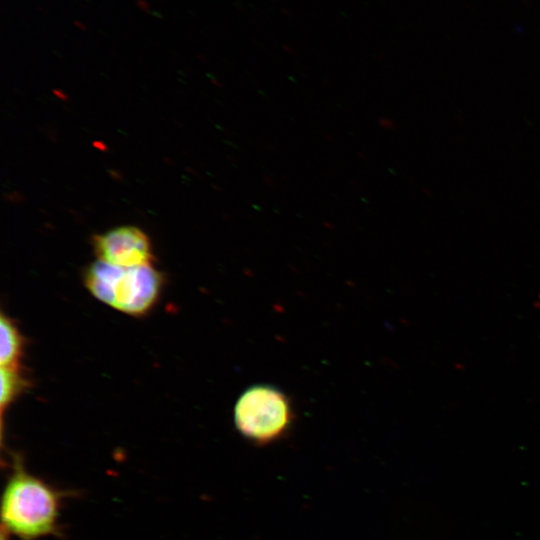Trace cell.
Returning a JSON list of instances; mask_svg holds the SVG:
<instances>
[{"label": "cell", "instance_id": "obj_1", "mask_svg": "<svg viewBox=\"0 0 540 540\" xmlns=\"http://www.w3.org/2000/svg\"><path fill=\"white\" fill-rule=\"evenodd\" d=\"M64 493L29 473L19 456L2 494L1 519L4 531L20 540H37L57 534Z\"/></svg>", "mask_w": 540, "mask_h": 540}, {"label": "cell", "instance_id": "obj_2", "mask_svg": "<svg viewBox=\"0 0 540 540\" xmlns=\"http://www.w3.org/2000/svg\"><path fill=\"white\" fill-rule=\"evenodd\" d=\"M162 276L152 264L121 267L97 260L84 274V284L98 300L123 313L139 316L157 302Z\"/></svg>", "mask_w": 540, "mask_h": 540}, {"label": "cell", "instance_id": "obj_3", "mask_svg": "<svg viewBox=\"0 0 540 540\" xmlns=\"http://www.w3.org/2000/svg\"><path fill=\"white\" fill-rule=\"evenodd\" d=\"M293 411L278 388L257 384L247 388L234 407V424L248 441L265 445L279 440L290 428Z\"/></svg>", "mask_w": 540, "mask_h": 540}, {"label": "cell", "instance_id": "obj_4", "mask_svg": "<svg viewBox=\"0 0 540 540\" xmlns=\"http://www.w3.org/2000/svg\"><path fill=\"white\" fill-rule=\"evenodd\" d=\"M98 260L115 266L151 264V244L146 234L132 226L118 227L94 237Z\"/></svg>", "mask_w": 540, "mask_h": 540}, {"label": "cell", "instance_id": "obj_5", "mask_svg": "<svg viewBox=\"0 0 540 540\" xmlns=\"http://www.w3.org/2000/svg\"><path fill=\"white\" fill-rule=\"evenodd\" d=\"M1 351L0 364L5 368H18L23 352L24 340L14 322L1 315L0 319Z\"/></svg>", "mask_w": 540, "mask_h": 540}, {"label": "cell", "instance_id": "obj_6", "mask_svg": "<svg viewBox=\"0 0 540 540\" xmlns=\"http://www.w3.org/2000/svg\"><path fill=\"white\" fill-rule=\"evenodd\" d=\"M25 379L18 368L1 367V397L2 412L15 397L24 389Z\"/></svg>", "mask_w": 540, "mask_h": 540}, {"label": "cell", "instance_id": "obj_7", "mask_svg": "<svg viewBox=\"0 0 540 540\" xmlns=\"http://www.w3.org/2000/svg\"><path fill=\"white\" fill-rule=\"evenodd\" d=\"M2 540H9V539L5 538V535L2 533Z\"/></svg>", "mask_w": 540, "mask_h": 540}]
</instances>
